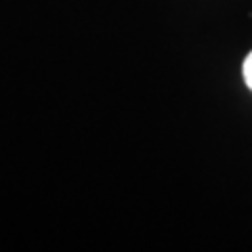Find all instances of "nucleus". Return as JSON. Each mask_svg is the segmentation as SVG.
Returning a JSON list of instances; mask_svg holds the SVG:
<instances>
[{"label": "nucleus", "instance_id": "1", "mask_svg": "<svg viewBox=\"0 0 252 252\" xmlns=\"http://www.w3.org/2000/svg\"><path fill=\"white\" fill-rule=\"evenodd\" d=\"M242 74H244V82L252 91V51L248 53V57L244 59V65H242Z\"/></svg>", "mask_w": 252, "mask_h": 252}]
</instances>
